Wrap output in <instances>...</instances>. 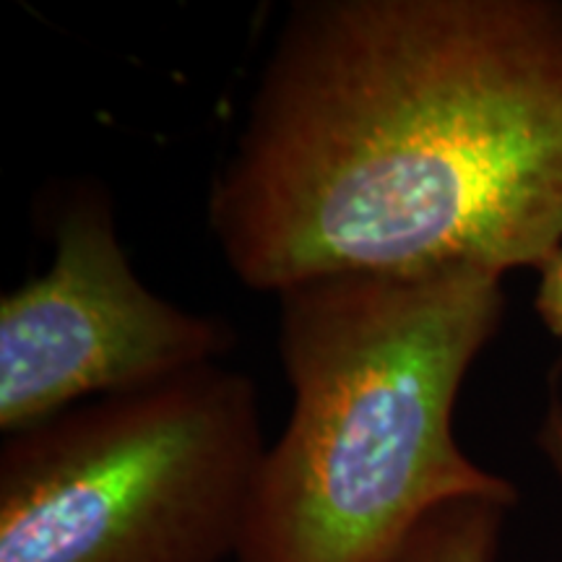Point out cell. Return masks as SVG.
Instances as JSON below:
<instances>
[{
	"label": "cell",
	"mask_w": 562,
	"mask_h": 562,
	"mask_svg": "<svg viewBox=\"0 0 562 562\" xmlns=\"http://www.w3.org/2000/svg\"><path fill=\"white\" fill-rule=\"evenodd\" d=\"M537 313L554 339L562 344V237L537 266Z\"/></svg>",
	"instance_id": "6"
},
{
	"label": "cell",
	"mask_w": 562,
	"mask_h": 562,
	"mask_svg": "<svg viewBox=\"0 0 562 562\" xmlns=\"http://www.w3.org/2000/svg\"><path fill=\"white\" fill-rule=\"evenodd\" d=\"M248 375L201 364L0 448V562H227L263 453Z\"/></svg>",
	"instance_id": "3"
},
{
	"label": "cell",
	"mask_w": 562,
	"mask_h": 562,
	"mask_svg": "<svg viewBox=\"0 0 562 562\" xmlns=\"http://www.w3.org/2000/svg\"><path fill=\"white\" fill-rule=\"evenodd\" d=\"M516 505L459 501L432 510L389 562H497L503 529Z\"/></svg>",
	"instance_id": "5"
},
{
	"label": "cell",
	"mask_w": 562,
	"mask_h": 562,
	"mask_svg": "<svg viewBox=\"0 0 562 562\" xmlns=\"http://www.w3.org/2000/svg\"><path fill=\"white\" fill-rule=\"evenodd\" d=\"M537 448L562 490V393L558 383H552L547 396L542 422L537 427Z\"/></svg>",
	"instance_id": "7"
},
{
	"label": "cell",
	"mask_w": 562,
	"mask_h": 562,
	"mask_svg": "<svg viewBox=\"0 0 562 562\" xmlns=\"http://www.w3.org/2000/svg\"><path fill=\"white\" fill-rule=\"evenodd\" d=\"M45 273L0 300V430H26L91 398L146 389L220 362L235 331L146 290L100 186H76Z\"/></svg>",
	"instance_id": "4"
},
{
	"label": "cell",
	"mask_w": 562,
	"mask_h": 562,
	"mask_svg": "<svg viewBox=\"0 0 562 562\" xmlns=\"http://www.w3.org/2000/svg\"><path fill=\"white\" fill-rule=\"evenodd\" d=\"M209 227L245 286L537 269L562 237V0H300Z\"/></svg>",
	"instance_id": "1"
},
{
	"label": "cell",
	"mask_w": 562,
	"mask_h": 562,
	"mask_svg": "<svg viewBox=\"0 0 562 562\" xmlns=\"http://www.w3.org/2000/svg\"><path fill=\"white\" fill-rule=\"evenodd\" d=\"M503 277L448 263L326 273L277 294L292 414L232 562H389L442 505L518 503L453 432L461 385L503 323Z\"/></svg>",
	"instance_id": "2"
}]
</instances>
